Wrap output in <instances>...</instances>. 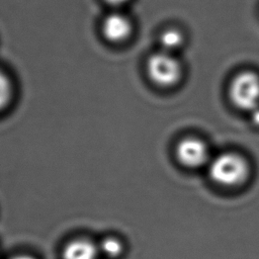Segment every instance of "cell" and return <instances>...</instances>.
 <instances>
[{"instance_id": "obj_7", "label": "cell", "mask_w": 259, "mask_h": 259, "mask_svg": "<svg viewBox=\"0 0 259 259\" xmlns=\"http://www.w3.org/2000/svg\"><path fill=\"white\" fill-rule=\"evenodd\" d=\"M184 42L183 33L177 28H167L160 35L162 51L173 53L180 49Z\"/></svg>"}, {"instance_id": "obj_8", "label": "cell", "mask_w": 259, "mask_h": 259, "mask_svg": "<svg viewBox=\"0 0 259 259\" xmlns=\"http://www.w3.org/2000/svg\"><path fill=\"white\" fill-rule=\"evenodd\" d=\"M99 253H102L108 258H116L121 255L123 246L121 242L115 237L104 238L98 246Z\"/></svg>"}, {"instance_id": "obj_5", "label": "cell", "mask_w": 259, "mask_h": 259, "mask_svg": "<svg viewBox=\"0 0 259 259\" xmlns=\"http://www.w3.org/2000/svg\"><path fill=\"white\" fill-rule=\"evenodd\" d=\"M101 31L107 40L121 42L131 35L133 24L126 15L119 12H112L102 20Z\"/></svg>"}, {"instance_id": "obj_12", "label": "cell", "mask_w": 259, "mask_h": 259, "mask_svg": "<svg viewBox=\"0 0 259 259\" xmlns=\"http://www.w3.org/2000/svg\"><path fill=\"white\" fill-rule=\"evenodd\" d=\"M11 259H36L33 256L27 255V254H20V255H16L14 257H12Z\"/></svg>"}, {"instance_id": "obj_6", "label": "cell", "mask_w": 259, "mask_h": 259, "mask_svg": "<svg viewBox=\"0 0 259 259\" xmlns=\"http://www.w3.org/2000/svg\"><path fill=\"white\" fill-rule=\"evenodd\" d=\"M98 246L87 239H76L69 242L63 250V259H97Z\"/></svg>"}, {"instance_id": "obj_4", "label": "cell", "mask_w": 259, "mask_h": 259, "mask_svg": "<svg viewBox=\"0 0 259 259\" xmlns=\"http://www.w3.org/2000/svg\"><path fill=\"white\" fill-rule=\"evenodd\" d=\"M175 155L178 162L189 169L207 166L211 159L208 145L196 137H186L180 140L176 145Z\"/></svg>"}, {"instance_id": "obj_3", "label": "cell", "mask_w": 259, "mask_h": 259, "mask_svg": "<svg viewBox=\"0 0 259 259\" xmlns=\"http://www.w3.org/2000/svg\"><path fill=\"white\" fill-rule=\"evenodd\" d=\"M149 77L157 85L169 87L176 85L182 77V66L172 53L165 51L153 54L147 63Z\"/></svg>"}, {"instance_id": "obj_10", "label": "cell", "mask_w": 259, "mask_h": 259, "mask_svg": "<svg viewBox=\"0 0 259 259\" xmlns=\"http://www.w3.org/2000/svg\"><path fill=\"white\" fill-rule=\"evenodd\" d=\"M250 115H251L250 118H251L252 124L255 126H259V107H257L256 109L251 111Z\"/></svg>"}, {"instance_id": "obj_2", "label": "cell", "mask_w": 259, "mask_h": 259, "mask_svg": "<svg viewBox=\"0 0 259 259\" xmlns=\"http://www.w3.org/2000/svg\"><path fill=\"white\" fill-rule=\"evenodd\" d=\"M228 94L235 107L250 113L259 107V75L249 70L238 73L230 82Z\"/></svg>"}, {"instance_id": "obj_11", "label": "cell", "mask_w": 259, "mask_h": 259, "mask_svg": "<svg viewBox=\"0 0 259 259\" xmlns=\"http://www.w3.org/2000/svg\"><path fill=\"white\" fill-rule=\"evenodd\" d=\"M104 1H106L108 4H111V5H114V6H118V5L126 3L128 0H104Z\"/></svg>"}, {"instance_id": "obj_1", "label": "cell", "mask_w": 259, "mask_h": 259, "mask_svg": "<svg viewBox=\"0 0 259 259\" xmlns=\"http://www.w3.org/2000/svg\"><path fill=\"white\" fill-rule=\"evenodd\" d=\"M207 171L213 183L226 188H236L248 180L251 166L242 154L229 151L211 157Z\"/></svg>"}, {"instance_id": "obj_9", "label": "cell", "mask_w": 259, "mask_h": 259, "mask_svg": "<svg viewBox=\"0 0 259 259\" xmlns=\"http://www.w3.org/2000/svg\"><path fill=\"white\" fill-rule=\"evenodd\" d=\"M11 95V84L7 76L0 71V109H2L9 101Z\"/></svg>"}]
</instances>
